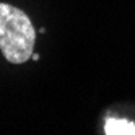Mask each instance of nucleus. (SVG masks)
Here are the masks:
<instances>
[{"mask_svg": "<svg viewBox=\"0 0 135 135\" xmlns=\"http://www.w3.org/2000/svg\"><path fill=\"white\" fill-rule=\"evenodd\" d=\"M106 135H135V124L127 119L108 117L104 122Z\"/></svg>", "mask_w": 135, "mask_h": 135, "instance_id": "obj_2", "label": "nucleus"}, {"mask_svg": "<svg viewBox=\"0 0 135 135\" xmlns=\"http://www.w3.org/2000/svg\"><path fill=\"white\" fill-rule=\"evenodd\" d=\"M36 30L21 8L0 2V49L7 62L25 64L31 59Z\"/></svg>", "mask_w": 135, "mask_h": 135, "instance_id": "obj_1", "label": "nucleus"}, {"mask_svg": "<svg viewBox=\"0 0 135 135\" xmlns=\"http://www.w3.org/2000/svg\"><path fill=\"white\" fill-rule=\"evenodd\" d=\"M31 59H33V60H39V54H34V52H33V55H31Z\"/></svg>", "mask_w": 135, "mask_h": 135, "instance_id": "obj_3", "label": "nucleus"}]
</instances>
